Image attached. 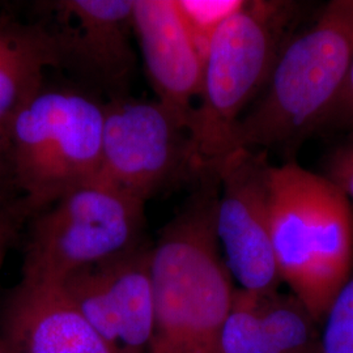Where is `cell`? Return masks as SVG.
Returning a JSON list of instances; mask_svg holds the SVG:
<instances>
[{
  "label": "cell",
  "mask_w": 353,
  "mask_h": 353,
  "mask_svg": "<svg viewBox=\"0 0 353 353\" xmlns=\"http://www.w3.org/2000/svg\"><path fill=\"white\" fill-rule=\"evenodd\" d=\"M219 176L208 173L151 246L154 339L150 353H220L237 288L216 233Z\"/></svg>",
  "instance_id": "1"
},
{
  "label": "cell",
  "mask_w": 353,
  "mask_h": 353,
  "mask_svg": "<svg viewBox=\"0 0 353 353\" xmlns=\"http://www.w3.org/2000/svg\"><path fill=\"white\" fill-rule=\"evenodd\" d=\"M52 68L61 70L59 52L45 24L34 17L21 20L0 13V128L4 132Z\"/></svg>",
  "instance_id": "14"
},
{
  "label": "cell",
  "mask_w": 353,
  "mask_h": 353,
  "mask_svg": "<svg viewBox=\"0 0 353 353\" xmlns=\"http://www.w3.org/2000/svg\"><path fill=\"white\" fill-rule=\"evenodd\" d=\"M144 207L99 181L68 191L28 221L21 279L61 285L81 268L143 245Z\"/></svg>",
  "instance_id": "6"
},
{
  "label": "cell",
  "mask_w": 353,
  "mask_h": 353,
  "mask_svg": "<svg viewBox=\"0 0 353 353\" xmlns=\"http://www.w3.org/2000/svg\"><path fill=\"white\" fill-rule=\"evenodd\" d=\"M132 26L157 101L182 118L190 128L194 100L202 93L205 63L176 0H134Z\"/></svg>",
  "instance_id": "11"
},
{
  "label": "cell",
  "mask_w": 353,
  "mask_h": 353,
  "mask_svg": "<svg viewBox=\"0 0 353 353\" xmlns=\"http://www.w3.org/2000/svg\"><path fill=\"white\" fill-rule=\"evenodd\" d=\"M327 121H336L353 128V63L341 96L328 115Z\"/></svg>",
  "instance_id": "19"
},
{
  "label": "cell",
  "mask_w": 353,
  "mask_h": 353,
  "mask_svg": "<svg viewBox=\"0 0 353 353\" xmlns=\"http://www.w3.org/2000/svg\"><path fill=\"white\" fill-rule=\"evenodd\" d=\"M132 4L134 0L37 1L32 17L50 30L61 70L114 99L126 96L137 70Z\"/></svg>",
  "instance_id": "9"
},
{
  "label": "cell",
  "mask_w": 353,
  "mask_h": 353,
  "mask_svg": "<svg viewBox=\"0 0 353 353\" xmlns=\"http://www.w3.org/2000/svg\"><path fill=\"white\" fill-rule=\"evenodd\" d=\"M319 323L292 293L237 288L220 353H319Z\"/></svg>",
  "instance_id": "13"
},
{
  "label": "cell",
  "mask_w": 353,
  "mask_h": 353,
  "mask_svg": "<svg viewBox=\"0 0 353 353\" xmlns=\"http://www.w3.org/2000/svg\"><path fill=\"white\" fill-rule=\"evenodd\" d=\"M4 353H113L62 285L23 280L0 316Z\"/></svg>",
  "instance_id": "12"
},
{
  "label": "cell",
  "mask_w": 353,
  "mask_h": 353,
  "mask_svg": "<svg viewBox=\"0 0 353 353\" xmlns=\"http://www.w3.org/2000/svg\"><path fill=\"white\" fill-rule=\"evenodd\" d=\"M0 353H4L3 352V348H1V345H0Z\"/></svg>",
  "instance_id": "21"
},
{
  "label": "cell",
  "mask_w": 353,
  "mask_h": 353,
  "mask_svg": "<svg viewBox=\"0 0 353 353\" xmlns=\"http://www.w3.org/2000/svg\"><path fill=\"white\" fill-rule=\"evenodd\" d=\"M32 216L33 210L24 195L17 191L0 192V270Z\"/></svg>",
  "instance_id": "17"
},
{
  "label": "cell",
  "mask_w": 353,
  "mask_h": 353,
  "mask_svg": "<svg viewBox=\"0 0 353 353\" xmlns=\"http://www.w3.org/2000/svg\"><path fill=\"white\" fill-rule=\"evenodd\" d=\"M113 353H150L154 339L151 246L76 271L61 284Z\"/></svg>",
  "instance_id": "10"
},
{
  "label": "cell",
  "mask_w": 353,
  "mask_h": 353,
  "mask_svg": "<svg viewBox=\"0 0 353 353\" xmlns=\"http://www.w3.org/2000/svg\"><path fill=\"white\" fill-rule=\"evenodd\" d=\"M103 123L105 102L94 90L48 79L13 117L6 131L13 186L33 214L94 181Z\"/></svg>",
  "instance_id": "4"
},
{
  "label": "cell",
  "mask_w": 353,
  "mask_h": 353,
  "mask_svg": "<svg viewBox=\"0 0 353 353\" xmlns=\"http://www.w3.org/2000/svg\"><path fill=\"white\" fill-rule=\"evenodd\" d=\"M319 353H353V270L322 321Z\"/></svg>",
  "instance_id": "16"
},
{
  "label": "cell",
  "mask_w": 353,
  "mask_h": 353,
  "mask_svg": "<svg viewBox=\"0 0 353 353\" xmlns=\"http://www.w3.org/2000/svg\"><path fill=\"white\" fill-rule=\"evenodd\" d=\"M292 1H246L219 29L204 65L199 105L190 132L203 172H216L229 154L233 128L272 74L297 19Z\"/></svg>",
  "instance_id": "5"
},
{
  "label": "cell",
  "mask_w": 353,
  "mask_h": 353,
  "mask_svg": "<svg viewBox=\"0 0 353 353\" xmlns=\"http://www.w3.org/2000/svg\"><path fill=\"white\" fill-rule=\"evenodd\" d=\"M353 63V0H332L290 38L261 96L233 128L229 154L284 150L325 123Z\"/></svg>",
  "instance_id": "2"
},
{
  "label": "cell",
  "mask_w": 353,
  "mask_h": 353,
  "mask_svg": "<svg viewBox=\"0 0 353 353\" xmlns=\"http://www.w3.org/2000/svg\"><path fill=\"white\" fill-rule=\"evenodd\" d=\"M176 8L205 63L219 29L240 12L245 0H176Z\"/></svg>",
  "instance_id": "15"
},
{
  "label": "cell",
  "mask_w": 353,
  "mask_h": 353,
  "mask_svg": "<svg viewBox=\"0 0 353 353\" xmlns=\"http://www.w3.org/2000/svg\"><path fill=\"white\" fill-rule=\"evenodd\" d=\"M6 191H17V190L13 186L7 135L0 128V192H6Z\"/></svg>",
  "instance_id": "20"
},
{
  "label": "cell",
  "mask_w": 353,
  "mask_h": 353,
  "mask_svg": "<svg viewBox=\"0 0 353 353\" xmlns=\"http://www.w3.org/2000/svg\"><path fill=\"white\" fill-rule=\"evenodd\" d=\"M326 176L353 202V132L328 157Z\"/></svg>",
  "instance_id": "18"
},
{
  "label": "cell",
  "mask_w": 353,
  "mask_h": 353,
  "mask_svg": "<svg viewBox=\"0 0 353 353\" xmlns=\"http://www.w3.org/2000/svg\"><path fill=\"white\" fill-rule=\"evenodd\" d=\"M203 172L188 123L161 102H105L101 164L94 181L141 202Z\"/></svg>",
  "instance_id": "7"
},
{
  "label": "cell",
  "mask_w": 353,
  "mask_h": 353,
  "mask_svg": "<svg viewBox=\"0 0 353 353\" xmlns=\"http://www.w3.org/2000/svg\"><path fill=\"white\" fill-rule=\"evenodd\" d=\"M271 239L281 283L322 325L353 270L351 201L297 163L272 166Z\"/></svg>",
  "instance_id": "3"
},
{
  "label": "cell",
  "mask_w": 353,
  "mask_h": 353,
  "mask_svg": "<svg viewBox=\"0 0 353 353\" xmlns=\"http://www.w3.org/2000/svg\"><path fill=\"white\" fill-rule=\"evenodd\" d=\"M265 151L232 152L217 166L216 233L232 278L252 293L279 290L271 239V170Z\"/></svg>",
  "instance_id": "8"
}]
</instances>
